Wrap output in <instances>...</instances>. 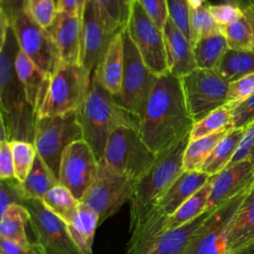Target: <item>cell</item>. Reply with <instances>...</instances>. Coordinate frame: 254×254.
<instances>
[{
	"mask_svg": "<svg viewBox=\"0 0 254 254\" xmlns=\"http://www.w3.org/2000/svg\"><path fill=\"white\" fill-rule=\"evenodd\" d=\"M169 216L155 206L130 232L126 254H151L159 238L166 231Z\"/></svg>",
	"mask_w": 254,
	"mask_h": 254,
	"instance_id": "obj_21",
	"label": "cell"
},
{
	"mask_svg": "<svg viewBox=\"0 0 254 254\" xmlns=\"http://www.w3.org/2000/svg\"><path fill=\"white\" fill-rule=\"evenodd\" d=\"M190 43L193 45L202 38L210 36L221 30L211 14L207 6H199L190 11Z\"/></svg>",
	"mask_w": 254,
	"mask_h": 254,
	"instance_id": "obj_37",
	"label": "cell"
},
{
	"mask_svg": "<svg viewBox=\"0 0 254 254\" xmlns=\"http://www.w3.org/2000/svg\"><path fill=\"white\" fill-rule=\"evenodd\" d=\"M246 1H247L248 5L251 6V7L254 9V0H246Z\"/></svg>",
	"mask_w": 254,
	"mask_h": 254,
	"instance_id": "obj_58",
	"label": "cell"
},
{
	"mask_svg": "<svg viewBox=\"0 0 254 254\" xmlns=\"http://www.w3.org/2000/svg\"><path fill=\"white\" fill-rule=\"evenodd\" d=\"M208 11L219 26H226L243 15L242 9L233 4H209Z\"/></svg>",
	"mask_w": 254,
	"mask_h": 254,
	"instance_id": "obj_45",
	"label": "cell"
},
{
	"mask_svg": "<svg viewBox=\"0 0 254 254\" xmlns=\"http://www.w3.org/2000/svg\"><path fill=\"white\" fill-rule=\"evenodd\" d=\"M29 226L37 245V254H82L72 240L67 224L52 212L42 199H26Z\"/></svg>",
	"mask_w": 254,
	"mask_h": 254,
	"instance_id": "obj_11",
	"label": "cell"
},
{
	"mask_svg": "<svg viewBox=\"0 0 254 254\" xmlns=\"http://www.w3.org/2000/svg\"><path fill=\"white\" fill-rule=\"evenodd\" d=\"M211 192V182L210 179L208 182L201 187L194 194L188 198L178 209L171 215L166 224V231L170 229L177 228L182 226L197 216L203 213L206 209L208 198Z\"/></svg>",
	"mask_w": 254,
	"mask_h": 254,
	"instance_id": "obj_31",
	"label": "cell"
},
{
	"mask_svg": "<svg viewBox=\"0 0 254 254\" xmlns=\"http://www.w3.org/2000/svg\"><path fill=\"white\" fill-rule=\"evenodd\" d=\"M17 38L20 50L48 75H52L60 65L61 58L49 29L41 27L25 8H3Z\"/></svg>",
	"mask_w": 254,
	"mask_h": 254,
	"instance_id": "obj_6",
	"label": "cell"
},
{
	"mask_svg": "<svg viewBox=\"0 0 254 254\" xmlns=\"http://www.w3.org/2000/svg\"><path fill=\"white\" fill-rule=\"evenodd\" d=\"M15 69L23 84L27 100L37 114L46 93L50 75L38 67L21 50H19L15 59Z\"/></svg>",
	"mask_w": 254,
	"mask_h": 254,
	"instance_id": "obj_24",
	"label": "cell"
},
{
	"mask_svg": "<svg viewBox=\"0 0 254 254\" xmlns=\"http://www.w3.org/2000/svg\"><path fill=\"white\" fill-rule=\"evenodd\" d=\"M25 3L26 0H17V2L15 4H13L12 6H1L4 8H25Z\"/></svg>",
	"mask_w": 254,
	"mask_h": 254,
	"instance_id": "obj_55",
	"label": "cell"
},
{
	"mask_svg": "<svg viewBox=\"0 0 254 254\" xmlns=\"http://www.w3.org/2000/svg\"><path fill=\"white\" fill-rule=\"evenodd\" d=\"M26 200L23 184L16 178L0 180V215L13 204H24Z\"/></svg>",
	"mask_w": 254,
	"mask_h": 254,
	"instance_id": "obj_40",
	"label": "cell"
},
{
	"mask_svg": "<svg viewBox=\"0 0 254 254\" xmlns=\"http://www.w3.org/2000/svg\"><path fill=\"white\" fill-rule=\"evenodd\" d=\"M212 209L205 210L199 216L182 226L165 231L159 238L151 254H182L190 242L191 235L210 214Z\"/></svg>",
	"mask_w": 254,
	"mask_h": 254,
	"instance_id": "obj_27",
	"label": "cell"
},
{
	"mask_svg": "<svg viewBox=\"0 0 254 254\" xmlns=\"http://www.w3.org/2000/svg\"><path fill=\"white\" fill-rule=\"evenodd\" d=\"M254 242V185L237 209L228 233L229 254H236Z\"/></svg>",
	"mask_w": 254,
	"mask_h": 254,
	"instance_id": "obj_23",
	"label": "cell"
},
{
	"mask_svg": "<svg viewBox=\"0 0 254 254\" xmlns=\"http://www.w3.org/2000/svg\"><path fill=\"white\" fill-rule=\"evenodd\" d=\"M254 93V73L229 83L226 105L231 109L245 101Z\"/></svg>",
	"mask_w": 254,
	"mask_h": 254,
	"instance_id": "obj_41",
	"label": "cell"
},
{
	"mask_svg": "<svg viewBox=\"0 0 254 254\" xmlns=\"http://www.w3.org/2000/svg\"><path fill=\"white\" fill-rule=\"evenodd\" d=\"M210 177L201 171H184L159 197L155 206L170 217L188 198L203 187Z\"/></svg>",
	"mask_w": 254,
	"mask_h": 254,
	"instance_id": "obj_20",
	"label": "cell"
},
{
	"mask_svg": "<svg viewBox=\"0 0 254 254\" xmlns=\"http://www.w3.org/2000/svg\"><path fill=\"white\" fill-rule=\"evenodd\" d=\"M44 204L55 214L61 217L66 224H70L78 210L79 200L62 184L51 189L43 197Z\"/></svg>",
	"mask_w": 254,
	"mask_h": 254,
	"instance_id": "obj_34",
	"label": "cell"
},
{
	"mask_svg": "<svg viewBox=\"0 0 254 254\" xmlns=\"http://www.w3.org/2000/svg\"><path fill=\"white\" fill-rule=\"evenodd\" d=\"M125 30L147 67L157 76L169 73L163 30L148 17L137 0L131 2Z\"/></svg>",
	"mask_w": 254,
	"mask_h": 254,
	"instance_id": "obj_14",
	"label": "cell"
},
{
	"mask_svg": "<svg viewBox=\"0 0 254 254\" xmlns=\"http://www.w3.org/2000/svg\"><path fill=\"white\" fill-rule=\"evenodd\" d=\"M124 69L121 91L114 96L119 105L137 118L143 114L148 98L157 81V76L143 62L136 46L123 30Z\"/></svg>",
	"mask_w": 254,
	"mask_h": 254,
	"instance_id": "obj_9",
	"label": "cell"
},
{
	"mask_svg": "<svg viewBox=\"0 0 254 254\" xmlns=\"http://www.w3.org/2000/svg\"><path fill=\"white\" fill-rule=\"evenodd\" d=\"M56 2H58V0H56Z\"/></svg>",
	"mask_w": 254,
	"mask_h": 254,
	"instance_id": "obj_60",
	"label": "cell"
},
{
	"mask_svg": "<svg viewBox=\"0 0 254 254\" xmlns=\"http://www.w3.org/2000/svg\"><path fill=\"white\" fill-rule=\"evenodd\" d=\"M49 30L57 44L61 62L81 64V14L58 12Z\"/></svg>",
	"mask_w": 254,
	"mask_h": 254,
	"instance_id": "obj_18",
	"label": "cell"
},
{
	"mask_svg": "<svg viewBox=\"0 0 254 254\" xmlns=\"http://www.w3.org/2000/svg\"><path fill=\"white\" fill-rule=\"evenodd\" d=\"M236 254H254V242H252L250 245L243 248L242 250H240Z\"/></svg>",
	"mask_w": 254,
	"mask_h": 254,
	"instance_id": "obj_53",
	"label": "cell"
},
{
	"mask_svg": "<svg viewBox=\"0 0 254 254\" xmlns=\"http://www.w3.org/2000/svg\"><path fill=\"white\" fill-rule=\"evenodd\" d=\"M169 19L190 41V5L188 0H168Z\"/></svg>",
	"mask_w": 254,
	"mask_h": 254,
	"instance_id": "obj_42",
	"label": "cell"
},
{
	"mask_svg": "<svg viewBox=\"0 0 254 254\" xmlns=\"http://www.w3.org/2000/svg\"><path fill=\"white\" fill-rule=\"evenodd\" d=\"M181 80L188 110L194 122L226 104L229 82L214 69L196 67Z\"/></svg>",
	"mask_w": 254,
	"mask_h": 254,
	"instance_id": "obj_15",
	"label": "cell"
},
{
	"mask_svg": "<svg viewBox=\"0 0 254 254\" xmlns=\"http://www.w3.org/2000/svg\"><path fill=\"white\" fill-rule=\"evenodd\" d=\"M193 123L181 77L171 73L159 76L138 122L144 142L159 155L190 136Z\"/></svg>",
	"mask_w": 254,
	"mask_h": 254,
	"instance_id": "obj_1",
	"label": "cell"
},
{
	"mask_svg": "<svg viewBox=\"0 0 254 254\" xmlns=\"http://www.w3.org/2000/svg\"><path fill=\"white\" fill-rule=\"evenodd\" d=\"M211 192L206 209L215 208L254 185V164L243 160L210 177Z\"/></svg>",
	"mask_w": 254,
	"mask_h": 254,
	"instance_id": "obj_17",
	"label": "cell"
},
{
	"mask_svg": "<svg viewBox=\"0 0 254 254\" xmlns=\"http://www.w3.org/2000/svg\"><path fill=\"white\" fill-rule=\"evenodd\" d=\"M75 113L83 140L90 146L98 162L103 159L108 138L115 129L123 126L138 129L137 118L119 105L93 72L87 96Z\"/></svg>",
	"mask_w": 254,
	"mask_h": 254,
	"instance_id": "obj_3",
	"label": "cell"
},
{
	"mask_svg": "<svg viewBox=\"0 0 254 254\" xmlns=\"http://www.w3.org/2000/svg\"><path fill=\"white\" fill-rule=\"evenodd\" d=\"M91 74L81 64L61 63L50 75L37 117L59 116L76 111L87 96Z\"/></svg>",
	"mask_w": 254,
	"mask_h": 254,
	"instance_id": "obj_5",
	"label": "cell"
},
{
	"mask_svg": "<svg viewBox=\"0 0 254 254\" xmlns=\"http://www.w3.org/2000/svg\"><path fill=\"white\" fill-rule=\"evenodd\" d=\"M253 146H254V121L248 127L245 128L244 136L227 167H230L238 162L248 159Z\"/></svg>",
	"mask_w": 254,
	"mask_h": 254,
	"instance_id": "obj_47",
	"label": "cell"
},
{
	"mask_svg": "<svg viewBox=\"0 0 254 254\" xmlns=\"http://www.w3.org/2000/svg\"><path fill=\"white\" fill-rule=\"evenodd\" d=\"M244 16L246 17L250 28H251V32H252V39H253V45H254V9L251 6H246L245 8L242 9Z\"/></svg>",
	"mask_w": 254,
	"mask_h": 254,
	"instance_id": "obj_51",
	"label": "cell"
},
{
	"mask_svg": "<svg viewBox=\"0 0 254 254\" xmlns=\"http://www.w3.org/2000/svg\"><path fill=\"white\" fill-rule=\"evenodd\" d=\"M99 225L98 214L88 205L79 202L77 213L70 224H67L69 234L82 254H93L94 234Z\"/></svg>",
	"mask_w": 254,
	"mask_h": 254,
	"instance_id": "obj_26",
	"label": "cell"
},
{
	"mask_svg": "<svg viewBox=\"0 0 254 254\" xmlns=\"http://www.w3.org/2000/svg\"><path fill=\"white\" fill-rule=\"evenodd\" d=\"M248 190L213 208L191 235L182 254H229L228 233L231 222Z\"/></svg>",
	"mask_w": 254,
	"mask_h": 254,
	"instance_id": "obj_12",
	"label": "cell"
},
{
	"mask_svg": "<svg viewBox=\"0 0 254 254\" xmlns=\"http://www.w3.org/2000/svg\"><path fill=\"white\" fill-rule=\"evenodd\" d=\"M137 183L138 181L118 173L101 160L96 177L80 202L98 214L100 225L130 201Z\"/></svg>",
	"mask_w": 254,
	"mask_h": 254,
	"instance_id": "obj_10",
	"label": "cell"
},
{
	"mask_svg": "<svg viewBox=\"0 0 254 254\" xmlns=\"http://www.w3.org/2000/svg\"><path fill=\"white\" fill-rule=\"evenodd\" d=\"M0 254H31L16 242L0 237Z\"/></svg>",
	"mask_w": 254,
	"mask_h": 254,
	"instance_id": "obj_50",
	"label": "cell"
},
{
	"mask_svg": "<svg viewBox=\"0 0 254 254\" xmlns=\"http://www.w3.org/2000/svg\"><path fill=\"white\" fill-rule=\"evenodd\" d=\"M169 73L183 77L196 68L190 41L168 19L163 29Z\"/></svg>",
	"mask_w": 254,
	"mask_h": 254,
	"instance_id": "obj_19",
	"label": "cell"
},
{
	"mask_svg": "<svg viewBox=\"0 0 254 254\" xmlns=\"http://www.w3.org/2000/svg\"><path fill=\"white\" fill-rule=\"evenodd\" d=\"M254 121V93L232 109V128H246Z\"/></svg>",
	"mask_w": 254,
	"mask_h": 254,
	"instance_id": "obj_46",
	"label": "cell"
},
{
	"mask_svg": "<svg viewBox=\"0 0 254 254\" xmlns=\"http://www.w3.org/2000/svg\"><path fill=\"white\" fill-rule=\"evenodd\" d=\"M0 216V237L12 240L31 254H36V243L29 239L26 231L30 221L28 209L22 204H13Z\"/></svg>",
	"mask_w": 254,
	"mask_h": 254,
	"instance_id": "obj_25",
	"label": "cell"
},
{
	"mask_svg": "<svg viewBox=\"0 0 254 254\" xmlns=\"http://www.w3.org/2000/svg\"><path fill=\"white\" fill-rule=\"evenodd\" d=\"M83 139L76 113L37 117L34 145L38 155L59 180L63 153L71 143Z\"/></svg>",
	"mask_w": 254,
	"mask_h": 254,
	"instance_id": "obj_8",
	"label": "cell"
},
{
	"mask_svg": "<svg viewBox=\"0 0 254 254\" xmlns=\"http://www.w3.org/2000/svg\"><path fill=\"white\" fill-rule=\"evenodd\" d=\"M214 70L229 83L254 73V49H227Z\"/></svg>",
	"mask_w": 254,
	"mask_h": 254,
	"instance_id": "obj_29",
	"label": "cell"
},
{
	"mask_svg": "<svg viewBox=\"0 0 254 254\" xmlns=\"http://www.w3.org/2000/svg\"><path fill=\"white\" fill-rule=\"evenodd\" d=\"M248 159L254 164V146H253V148H252V150H251V152L249 154V158Z\"/></svg>",
	"mask_w": 254,
	"mask_h": 254,
	"instance_id": "obj_57",
	"label": "cell"
},
{
	"mask_svg": "<svg viewBox=\"0 0 254 254\" xmlns=\"http://www.w3.org/2000/svg\"><path fill=\"white\" fill-rule=\"evenodd\" d=\"M243 12V11H242ZM221 31L226 39L228 49L253 50V39L250 25L244 14L236 21L221 26Z\"/></svg>",
	"mask_w": 254,
	"mask_h": 254,
	"instance_id": "obj_36",
	"label": "cell"
},
{
	"mask_svg": "<svg viewBox=\"0 0 254 254\" xmlns=\"http://www.w3.org/2000/svg\"><path fill=\"white\" fill-rule=\"evenodd\" d=\"M123 30L113 38L102 61L93 71L98 81L114 96L120 93L122 86L124 69Z\"/></svg>",
	"mask_w": 254,
	"mask_h": 254,
	"instance_id": "obj_22",
	"label": "cell"
},
{
	"mask_svg": "<svg viewBox=\"0 0 254 254\" xmlns=\"http://www.w3.org/2000/svg\"><path fill=\"white\" fill-rule=\"evenodd\" d=\"M227 49V42L221 30L200 39L193 45V55L196 67L203 69H215Z\"/></svg>",
	"mask_w": 254,
	"mask_h": 254,
	"instance_id": "obj_30",
	"label": "cell"
},
{
	"mask_svg": "<svg viewBox=\"0 0 254 254\" xmlns=\"http://www.w3.org/2000/svg\"><path fill=\"white\" fill-rule=\"evenodd\" d=\"M244 133L245 128L230 129L215 146L200 171L209 176H214L224 170L233 158Z\"/></svg>",
	"mask_w": 254,
	"mask_h": 254,
	"instance_id": "obj_28",
	"label": "cell"
},
{
	"mask_svg": "<svg viewBox=\"0 0 254 254\" xmlns=\"http://www.w3.org/2000/svg\"><path fill=\"white\" fill-rule=\"evenodd\" d=\"M13 162H14V172L15 178L24 183L30 171L33 168L37 157V150L34 143L26 141H10Z\"/></svg>",
	"mask_w": 254,
	"mask_h": 254,
	"instance_id": "obj_38",
	"label": "cell"
},
{
	"mask_svg": "<svg viewBox=\"0 0 254 254\" xmlns=\"http://www.w3.org/2000/svg\"><path fill=\"white\" fill-rule=\"evenodd\" d=\"M148 17L163 30L169 19L168 0H137Z\"/></svg>",
	"mask_w": 254,
	"mask_h": 254,
	"instance_id": "obj_44",
	"label": "cell"
},
{
	"mask_svg": "<svg viewBox=\"0 0 254 254\" xmlns=\"http://www.w3.org/2000/svg\"><path fill=\"white\" fill-rule=\"evenodd\" d=\"M87 0H82V3H83V6H84V4H85V2H86Z\"/></svg>",
	"mask_w": 254,
	"mask_h": 254,
	"instance_id": "obj_59",
	"label": "cell"
},
{
	"mask_svg": "<svg viewBox=\"0 0 254 254\" xmlns=\"http://www.w3.org/2000/svg\"><path fill=\"white\" fill-rule=\"evenodd\" d=\"M204 1L205 0H188L190 9H194V8L199 7V6H202Z\"/></svg>",
	"mask_w": 254,
	"mask_h": 254,
	"instance_id": "obj_54",
	"label": "cell"
},
{
	"mask_svg": "<svg viewBox=\"0 0 254 254\" xmlns=\"http://www.w3.org/2000/svg\"><path fill=\"white\" fill-rule=\"evenodd\" d=\"M157 155L134 127H119L108 138L104 160L118 173L139 181L154 165Z\"/></svg>",
	"mask_w": 254,
	"mask_h": 254,
	"instance_id": "obj_7",
	"label": "cell"
},
{
	"mask_svg": "<svg viewBox=\"0 0 254 254\" xmlns=\"http://www.w3.org/2000/svg\"><path fill=\"white\" fill-rule=\"evenodd\" d=\"M15 178L10 141H0V180Z\"/></svg>",
	"mask_w": 254,
	"mask_h": 254,
	"instance_id": "obj_48",
	"label": "cell"
},
{
	"mask_svg": "<svg viewBox=\"0 0 254 254\" xmlns=\"http://www.w3.org/2000/svg\"><path fill=\"white\" fill-rule=\"evenodd\" d=\"M19 44L7 17L1 12L0 48V141L34 143L37 114L29 104L16 69L15 59Z\"/></svg>",
	"mask_w": 254,
	"mask_h": 254,
	"instance_id": "obj_2",
	"label": "cell"
},
{
	"mask_svg": "<svg viewBox=\"0 0 254 254\" xmlns=\"http://www.w3.org/2000/svg\"><path fill=\"white\" fill-rule=\"evenodd\" d=\"M190 136L157 155L149 172L141 178L130 199V231L155 207L159 197L184 172L183 158Z\"/></svg>",
	"mask_w": 254,
	"mask_h": 254,
	"instance_id": "obj_4",
	"label": "cell"
},
{
	"mask_svg": "<svg viewBox=\"0 0 254 254\" xmlns=\"http://www.w3.org/2000/svg\"><path fill=\"white\" fill-rule=\"evenodd\" d=\"M232 129V128H231ZM230 129L222 130L214 134L189 141L183 158L184 171H200L204 162L218 142L227 134Z\"/></svg>",
	"mask_w": 254,
	"mask_h": 254,
	"instance_id": "obj_33",
	"label": "cell"
},
{
	"mask_svg": "<svg viewBox=\"0 0 254 254\" xmlns=\"http://www.w3.org/2000/svg\"><path fill=\"white\" fill-rule=\"evenodd\" d=\"M22 184L26 199H43L45 194L60 182L37 153L33 168Z\"/></svg>",
	"mask_w": 254,
	"mask_h": 254,
	"instance_id": "obj_32",
	"label": "cell"
},
{
	"mask_svg": "<svg viewBox=\"0 0 254 254\" xmlns=\"http://www.w3.org/2000/svg\"><path fill=\"white\" fill-rule=\"evenodd\" d=\"M98 164L90 146L83 139L75 141L63 153L59 182L80 201L96 177Z\"/></svg>",
	"mask_w": 254,
	"mask_h": 254,
	"instance_id": "obj_16",
	"label": "cell"
},
{
	"mask_svg": "<svg viewBox=\"0 0 254 254\" xmlns=\"http://www.w3.org/2000/svg\"><path fill=\"white\" fill-rule=\"evenodd\" d=\"M58 12L81 14L83 9L82 0H58Z\"/></svg>",
	"mask_w": 254,
	"mask_h": 254,
	"instance_id": "obj_49",
	"label": "cell"
},
{
	"mask_svg": "<svg viewBox=\"0 0 254 254\" xmlns=\"http://www.w3.org/2000/svg\"><path fill=\"white\" fill-rule=\"evenodd\" d=\"M25 9L29 15L45 29H50L58 15L56 0H26Z\"/></svg>",
	"mask_w": 254,
	"mask_h": 254,
	"instance_id": "obj_39",
	"label": "cell"
},
{
	"mask_svg": "<svg viewBox=\"0 0 254 254\" xmlns=\"http://www.w3.org/2000/svg\"><path fill=\"white\" fill-rule=\"evenodd\" d=\"M115 23L125 28L132 0H93Z\"/></svg>",
	"mask_w": 254,
	"mask_h": 254,
	"instance_id": "obj_43",
	"label": "cell"
},
{
	"mask_svg": "<svg viewBox=\"0 0 254 254\" xmlns=\"http://www.w3.org/2000/svg\"><path fill=\"white\" fill-rule=\"evenodd\" d=\"M226 3H229V4H233L235 6H238L239 8L243 9L245 8L246 6H248V3L246 0H224Z\"/></svg>",
	"mask_w": 254,
	"mask_h": 254,
	"instance_id": "obj_52",
	"label": "cell"
},
{
	"mask_svg": "<svg viewBox=\"0 0 254 254\" xmlns=\"http://www.w3.org/2000/svg\"><path fill=\"white\" fill-rule=\"evenodd\" d=\"M123 29L93 0H87L81 12V65L92 73L113 38Z\"/></svg>",
	"mask_w": 254,
	"mask_h": 254,
	"instance_id": "obj_13",
	"label": "cell"
},
{
	"mask_svg": "<svg viewBox=\"0 0 254 254\" xmlns=\"http://www.w3.org/2000/svg\"><path fill=\"white\" fill-rule=\"evenodd\" d=\"M17 0H1V6H12Z\"/></svg>",
	"mask_w": 254,
	"mask_h": 254,
	"instance_id": "obj_56",
	"label": "cell"
},
{
	"mask_svg": "<svg viewBox=\"0 0 254 254\" xmlns=\"http://www.w3.org/2000/svg\"><path fill=\"white\" fill-rule=\"evenodd\" d=\"M231 120L232 109L225 104L193 123L190 133V141L196 140L222 130L231 129Z\"/></svg>",
	"mask_w": 254,
	"mask_h": 254,
	"instance_id": "obj_35",
	"label": "cell"
}]
</instances>
